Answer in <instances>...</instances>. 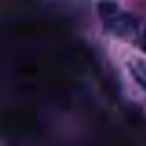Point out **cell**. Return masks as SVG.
Masks as SVG:
<instances>
[{
  "label": "cell",
  "mask_w": 146,
  "mask_h": 146,
  "mask_svg": "<svg viewBox=\"0 0 146 146\" xmlns=\"http://www.w3.org/2000/svg\"><path fill=\"white\" fill-rule=\"evenodd\" d=\"M98 15L102 19V24L107 32H111L113 35L118 37H128L131 33L137 32V19L133 15H129L128 11L120 9L118 4H115L113 0H104L98 4Z\"/></svg>",
  "instance_id": "cell-1"
},
{
  "label": "cell",
  "mask_w": 146,
  "mask_h": 146,
  "mask_svg": "<svg viewBox=\"0 0 146 146\" xmlns=\"http://www.w3.org/2000/svg\"><path fill=\"white\" fill-rule=\"evenodd\" d=\"M139 44H141V48L146 52V28L143 30V33H141V39H139Z\"/></svg>",
  "instance_id": "cell-2"
}]
</instances>
